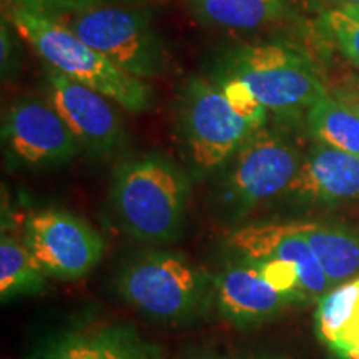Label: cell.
Instances as JSON below:
<instances>
[{
    "label": "cell",
    "instance_id": "1",
    "mask_svg": "<svg viewBox=\"0 0 359 359\" xmlns=\"http://www.w3.org/2000/svg\"><path fill=\"white\" fill-rule=\"evenodd\" d=\"M11 20L20 37L52 69L102 93L132 114L151 109L154 93L142 79L115 65L60 20L22 8H12Z\"/></svg>",
    "mask_w": 359,
    "mask_h": 359
},
{
    "label": "cell",
    "instance_id": "2",
    "mask_svg": "<svg viewBox=\"0 0 359 359\" xmlns=\"http://www.w3.org/2000/svg\"><path fill=\"white\" fill-rule=\"evenodd\" d=\"M188 191V180L177 165L147 155L115 170L110 198L130 235L145 243L165 245L180 235Z\"/></svg>",
    "mask_w": 359,
    "mask_h": 359
},
{
    "label": "cell",
    "instance_id": "3",
    "mask_svg": "<svg viewBox=\"0 0 359 359\" xmlns=\"http://www.w3.org/2000/svg\"><path fill=\"white\" fill-rule=\"evenodd\" d=\"M228 77L243 82L268 111L283 115L308 110L327 93L311 58L283 43L246 45L236 50Z\"/></svg>",
    "mask_w": 359,
    "mask_h": 359
},
{
    "label": "cell",
    "instance_id": "4",
    "mask_svg": "<svg viewBox=\"0 0 359 359\" xmlns=\"http://www.w3.org/2000/svg\"><path fill=\"white\" fill-rule=\"evenodd\" d=\"M118 290L135 309L154 321L177 323L193 316L205 293V276L182 255L148 253L128 263Z\"/></svg>",
    "mask_w": 359,
    "mask_h": 359
},
{
    "label": "cell",
    "instance_id": "5",
    "mask_svg": "<svg viewBox=\"0 0 359 359\" xmlns=\"http://www.w3.org/2000/svg\"><path fill=\"white\" fill-rule=\"evenodd\" d=\"M85 43L137 79H151L165 67L158 35L143 13L128 7H97L53 17Z\"/></svg>",
    "mask_w": 359,
    "mask_h": 359
},
{
    "label": "cell",
    "instance_id": "6",
    "mask_svg": "<svg viewBox=\"0 0 359 359\" xmlns=\"http://www.w3.org/2000/svg\"><path fill=\"white\" fill-rule=\"evenodd\" d=\"M183 107L188 151L193 163L201 170L218 168L259 130L238 114L222 83L191 80Z\"/></svg>",
    "mask_w": 359,
    "mask_h": 359
},
{
    "label": "cell",
    "instance_id": "7",
    "mask_svg": "<svg viewBox=\"0 0 359 359\" xmlns=\"http://www.w3.org/2000/svg\"><path fill=\"white\" fill-rule=\"evenodd\" d=\"M24 241L47 276L79 280L103 257V238L92 224L64 210H45L25 219Z\"/></svg>",
    "mask_w": 359,
    "mask_h": 359
},
{
    "label": "cell",
    "instance_id": "8",
    "mask_svg": "<svg viewBox=\"0 0 359 359\" xmlns=\"http://www.w3.org/2000/svg\"><path fill=\"white\" fill-rule=\"evenodd\" d=\"M302 155L271 130L259 128L236 151L235 163L224 183L226 200L241 210L288 193L302 167Z\"/></svg>",
    "mask_w": 359,
    "mask_h": 359
},
{
    "label": "cell",
    "instance_id": "9",
    "mask_svg": "<svg viewBox=\"0 0 359 359\" xmlns=\"http://www.w3.org/2000/svg\"><path fill=\"white\" fill-rule=\"evenodd\" d=\"M2 138L8 154L29 167H47L70 160L80 142L50 103L22 98L4 118Z\"/></svg>",
    "mask_w": 359,
    "mask_h": 359
},
{
    "label": "cell",
    "instance_id": "10",
    "mask_svg": "<svg viewBox=\"0 0 359 359\" xmlns=\"http://www.w3.org/2000/svg\"><path fill=\"white\" fill-rule=\"evenodd\" d=\"M228 243L246 262L283 259L298 266L304 299H320L333 290L306 240L304 222H266L235 230Z\"/></svg>",
    "mask_w": 359,
    "mask_h": 359
},
{
    "label": "cell",
    "instance_id": "11",
    "mask_svg": "<svg viewBox=\"0 0 359 359\" xmlns=\"http://www.w3.org/2000/svg\"><path fill=\"white\" fill-rule=\"evenodd\" d=\"M50 105L75 135L80 145L93 154H109L122 138V125L109 98L75 82L55 69L48 70Z\"/></svg>",
    "mask_w": 359,
    "mask_h": 359
},
{
    "label": "cell",
    "instance_id": "12",
    "mask_svg": "<svg viewBox=\"0 0 359 359\" xmlns=\"http://www.w3.org/2000/svg\"><path fill=\"white\" fill-rule=\"evenodd\" d=\"M288 193L325 205L359 200V156L316 143L303 156Z\"/></svg>",
    "mask_w": 359,
    "mask_h": 359
},
{
    "label": "cell",
    "instance_id": "13",
    "mask_svg": "<svg viewBox=\"0 0 359 359\" xmlns=\"http://www.w3.org/2000/svg\"><path fill=\"white\" fill-rule=\"evenodd\" d=\"M219 313L236 325H258L275 318L293 298L269 286L251 262L224 269L217 280Z\"/></svg>",
    "mask_w": 359,
    "mask_h": 359
},
{
    "label": "cell",
    "instance_id": "14",
    "mask_svg": "<svg viewBox=\"0 0 359 359\" xmlns=\"http://www.w3.org/2000/svg\"><path fill=\"white\" fill-rule=\"evenodd\" d=\"M37 359H156V348L130 326H103L60 336Z\"/></svg>",
    "mask_w": 359,
    "mask_h": 359
},
{
    "label": "cell",
    "instance_id": "15",
    "mask_svg": "<svg viewBox=\"0 0 359 359\" xmlns=\"http://www.w3.org/2000/svg\"><path fill=\"white\" fill-rule=\"evenodd\" d=\"M316 334L341 359L359 348V276L318 299Z\"/></svg>",
    "mask_w": 359,
    "mask_h": 359
},
{
    "label": "cell",
    "instance_id": "16",
    "mask_svg": "<svg viewBox=\"0 0 359 359\" xmlns=\"http://www.w3.org/2000/svg\"><path fill=\"white\" fill-rule=\"evenodd\" d=\"M306 223V240L314 258L331 283L343 285L359 276V235L348 228L320 222Z\"/></svg>",
    "mask_w": 359,
    "mask_h": 359
},
{
    "label": "cell",
    "instance_id": "17",
    "mask_svg": "<svg viewBox=\"0 0 359 359\" xmlns=\"http://www.w3.org/2000/svg\"><path fill=\"white\" fill-rule=\"evenodd\" d=\"M308 125L321 143L359 156V109L326 95L308 109Z\"/></svg>",
    "mask_w": 359,
    "mask_h": 359
},
{
    "label": "cell",
    "instance_id": "18",
    "mask_svg": "<svg viewBox=\"0 0 359 359\" xmlns=\"http://www.w3.org/2000/svg\"><path fill=\"white\" fill-rule=\"evenodd\" d=\"M47 275L30 253L24 240L2 235L0 241V296L2 302L45 288Z\"/></svg>",
    "mask_w": 359,
    "mask_h": 359
},
{
    "label": "cell",
    "instance_id": "19",
    "mask_svg": "<svg viewBox=\"0 0 359 359\" xmlns=\"http://www.w3.org/2000/svg\"><path fill=\"white\" fill-rule=\"evenodd\" d=\"M195 11L228 29H258L285 12V0H190Z\"/></svg>",
    "mask_w": 359,
    "mask_h": 359
},
{
    "label": "cell",
    "instance_id": "20",
    "mask_svg": "<svg viewBox=\"0 0 359 359\" xmlns=\"http://www.w3.org/2000/svg\"><path fill=\"white\" fill-rule=\"evenodd\" d=\"M320 27L336 48L359 70V7L336 6L326 11Z\"/></svg>",
    "mask_w": 359,
    "mask_h": 359
},
{
    "label": "cell",
    "instance_id": "21",
    "mask_svg": "<svg viewBox=\"0 0 359 359\" xmlns=\"http://www.w3.org/2000/svg\"><path fill=\"white\" fill-rule=\"evenodd\" d=\"M12 8H22L35 13H42L48 17L65 15V13H77L97 7H128L135 4L148 2V0H4Z\"/></svg>",
    "mask_w": 359,
    "mask_h": 359
},
{
    "label": "cell",
    "instance_id": "22",
    "mask_svg": "<svg viewBox=\"0 0 359 359\" xmlns=\"http://www.w3.org/2000/svg\"><path fill=\"white\" fill-rule=\"evenodd\" d=\"M253 264L258 268L263 280L276 291L291 296L294 302L304 299L302 276H299L296 264L283 262V259H264V262H257Z\"/></svg>",
    "mask_w": 359,
    "mask_h": 359
},
{
    "label": "cell",
    "instance_id": "23",
    "mask_svg": "<svg viewBox=\"0 0 359 359\" xmlns=\"http://www.w3.org/2000/svg\"><path fill=\"white\" fill-rule=\"evenodd\" d=\"M219 83H222L228 100L231 102V105L235 107L238 114L243 115L245 118H248L250 122L257 125L258 128H263L264 123H266L268 110L257 100V97L250 92L248 87H246L243 82H240V80L233 77L224 79L223 82Z\"/></svg>",
    "mask_w": 359,
    "mask_h": 359
},
{
    "label": "cell",
    "instance_id": "24",
    "mask_svg": "<svg viewBox=\"0 0 359 359\" xmlns=\"http://www.w3.org/2000/svg\"><path fill=\"white\" fill-rule=\"evenodd\" d=\"M11 37H8L6 24L2 25V65L7 67L8 57H11Z\"/></svg>",
    "mask_w": 359,
    "mask_h": 359
},
{
    "label": "cell",
    "instance_id": "25",
    "mask_svg": "<svg viewBox=\"0 0 359 359\" xmlns=\"http://www.w3.org/2000/svg\"><path fill=\"white\" fill-rule=\"evenodd\" d=\"M339 6H358L359 7V0H338Z\"/></svg>",
    "mask_w": 359,
    "mask_h": 359
},
{
    "label": "cell",
    "instance_id": "26",
    "mask_svg": "<svg viewBox=\"0 0 359 359\" xmlns=\"http://www.w3.org/2000/svg\"><path fill=\"white\" fill-rule=\"evenodd\" d=\"M344 359H359V348H358V349H354L353 353H349L348 356L344 358Z\"/></svg>",
    "mask_w": 359,
    "mask_h": 359
},
{
    "label": "cell",
    "instance_id": "27",
    "mask_svg": "<svg viewBox=\"0 0 359 359\" xmlns=\"http://www.w3.org/2000/svg\"><path fill=\"white\" fill-rule=\"evenodd\" d=\"M251 359H286L281 356H269V354H263V356H257V358H251Z\"/></svg>",
    "mask_w": 359,
    "mask_h": 359
},
{
    "label": "cell",
    "instance_id": "28",
    "mask_svg": "<svg viewBox=\"0 0 359 359\" xmlns=\"http://www.w3.org/2000/svg\"><path fill=\"white\" fill-rule=\"evenodd\" d=\"M356 107H358V109H359V103H358V105H356Z\"/></svg>",
    "mask_w": 359,
    "mask_h": 359
}]
</instances>
